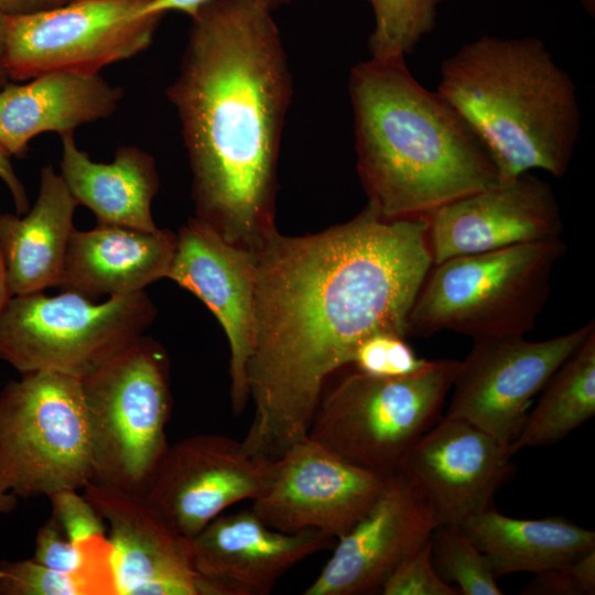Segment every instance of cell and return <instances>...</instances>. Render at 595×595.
Here are the masks:
<instances>
[{"label": "cell", "mask_w": 595, "mask_h": 595, "mask_svg": "<svg viewBox=\"0 0 595 595\" xmlns=\"http://www.w3.org/2000/svg\"><path fill=\"white\" fill-rule=\"evenodd\" d=\"M256 337L247 365L255 415L241 441L273 461L305 439L327 380L367 337H407L433 266L428 218L367 206L322 232H272L256 250Z\"/></svg>", "instance_id": "1"}, {"label": "cell", "mask_w": 595, "mask_h": 595, "mask_svg": "<svg viewBox=\"0 0 595 595\" xmlns=\"http://www.w3.org/2000/svg\"><path fill=\"white\" fill-rule=\"evenodd\" d=\"M191 19L166 96L181 123L196 218L255 251L277 230L289 60L272 10L253 0H208Z\"/></svg>", "instance_id": "2"}, {"label": "cell", "mask_w": 595, "mask_h": 595, "mask_svg": "<svg viewBox=\"0 0 595 595\" xmlns=\"http://www.w3.org/2000/svg\"><path fill=\"white\" fill-rule=\"evenodd\" d=\"M348 90L357 171L368 204L382 217H426L500 182L472 130L415 79L405 57L358 63Z\"/></svg>", "instance_id": "3"}, {"label": "cell", "mask_w": 595, "mask_h": 595, "mask_svg": "<svg viewBox=\"0 0 595 595\" xmlns=\"http://www.w3.org/2000/svg\"><path fill=\"white\" fill-rule=\"evenodd\" d=\"M439 95L478 139L499 181L567 172L581 129L576 88L537 37L483 35L442 62Z\"/></svg>", "instance_id": "4"}, {"label": "cell", "mask_w": 595, "mask_h": 595, "mask_svg": "<svg viewBox=\"0 0 595 595\" xmlns=\"http://www.w3.org/2000/svg\"><path fill=\"white\" fill-rule=\"evenodd\" d=\"M565 249L556 238L433 264L413 303L410 334L451 331L473 340L524 336L547 304Z\"/></svg>", "instance_id": "5"}, {"label": "cell", "mask_w": 595, "mask_h": 595, "mask_svg": "<svg viewBox=\"0 0 595 595\" xmlns=\"http://www.w3.org/2000/svg\"><path fill=\"white\" fill-rule=\"evenodd\" d=\"M461 360H429L401 377L354 370L323 393L307 437L351 464L391 475L442 418Z\"/></svg>", "instance_id": "6"}, {"label": "cell", "mask_w": 595, "mask_h": 595, "mask_svg": "<svg viewBox=\"0 0 595 595\" xmlns=\"http://www.w3.org/2000/svg\"><path fill=\"white\" fill-rule=\"evenodd\" d=\"M170 364L144 335L80 379L93 442V482L142 496L169 443Z\"/></svg>", "instance_id": "7"}, {"label": "cell", "mask_w": 595, "mask_h": 595, "mask_svg": "<svg viewBox=\"0 0 595 595\" xmlns=\"http://www.w3.org/2000/svg\"><path fill=\"white\" fill-rule=\"evenodd\" d=\"M90 425L79 378L23 374L0 391V490L19 498L93 480Z\"/></svg>", "instance_id": "8"}, {"label": "cell", "mask_w": 595, "mask_h": 595, "mask_svg": "<svg viewBox=\"0 0 595 595\" xmlns=\"http://www.w3.org/2000/svg\"><path fill=\"white\" fill-rule=\"evenodd\" d=\"M155 315L145 291L102 303L68 291L13 295L0 315V359L21 375L82 379L142 337Z\"/></svg>", "instance_id": "9"}, {"label": "cell", "mask_w": 595, "mask_h": 595, "mask_svg": "<svg viewBox=\"0 0 595 595\" xmlns=\"http://www.w3.org/2000/svg\"><path fill=\"white\" fill-rule=\"evenodd\" d=\"M149 0H73L7 15L4 65L9 79L50 73L98 74L152 43L162 15H142Z\"/></svg>", "instance_id": "10"}, {"label": "cell", "mask_w": 595, "mask_h": 595, "mask_svg": "<svg viewBox=\"0 0 595 595\" xmlns=\"http://www.w3.org/2000/svg\"><path fill=\"white\" fill-rule=\"evenodd\" d=\"M594 331L592 321L540 342L523 336L474 340L459 363L445 415L468 421L510 446L534 396Z\"/></svg>", "instance_id": "11"}, {"label": "cell", "mask_w": 595, "mask_h": 595, "mask_svg": "<svg viewBox=\"0 0 595 595\" xmlns=\"http://www.w3.org/2000/svg\"><path fill=\"white\" fill-rule=\"evenodd\" d=\"M389 476L351 464L306 436L272 461L251 510L278 531L315 530L338 540L374 506Z\"/></svg>", "instance_id": "12"}, {"label": "cell", "mask_w": 595, "mask_h": 595, "mask_svg": "<svg viewBox=\"0 0 595 595\" xmlns=\"http://www.w3.org/2000/svg\"><path fill=\"white\" fill-rule=\"evenodd\" d=\"M271 467L241 441L197 434L167 446L142 497L170 529L192 539L230 506L256 499Z\"/></svg>", "instance_id": "13"}, {"label": "cell", "mask_w": 595, "mask_h": 595, "mask_svg": "<svg viewBox=\"0 0 595 595\" xmlns=\"http://www.w3.org/2000/svg\"><path fill=\"white\" fill-rule=\"evenodd\" d=\"M256 251L226 241L196 217L176 234L167 279L196 295L228 337L235 414L249 400L247 365L256 337Z\"/></svg>", "instance_id": "14"}, {"label": "cell", "mask_w": 595, "mask_h": 595, "mask_svg": "<svg viewBox=\"0 0 595 595\" xmlns=\"http://www.w3.org/2000/svg\"><path fill=\"white\" fill-rule=\"evenodd\" d=\"M434 510L402 470L389 476L374 506L337 540L332 556L305 595L380 594L394 569L428 541Z\"/></svg>", "instance_id": "15"}, {"label": "cell", "mask_w": 595, "mask_h": 595, "mask_svg": "<svg viewBox=\"0 0 595 595\" xmlns=\"http://www.w3.org/2000/svg\"><path fill=\"white\" fill-rule=\"evenodd\" d=\"M426 218L433 264L556 239L563 231L551 186L532 172L461 197Z\"/></svg>", "instance_id": "16"}, {"label": "cell", "mask_w": 595, "mask_h": 595, "mask_svg": "<svg viewBox=\"0 0 595 595\" xmlns=\"http://www.w3.org/2000/svg\"><path fill=\"white\" fill-rule=\"evenodd\" d=\"M508 445L473 423L442 415L413 445L400 470L420 488L437 524H461L491 507L511 477Z\"/></svg>", "instance_id": "17"}, {"label": "cell", "mask_w": 595, "mask_h": 595, "mask_svg": "<svg viewBox=\"0 0 595 595\" xmlns=\"http://www.w3.org/2000/svg\"><path fill=\"white\" fill-rule=\"evenodd\" d=\"M83 490L109 524L117 595H204L191 539L170 529L142 496L93 480Z\"/></svg>", "instance_id": "18"}, {"label": "cell", "mask_w": 595, "mask_h": 595, "mask_svg": "<svg viewBox=\"0 0 595 595\" xmlns=\"http://www.w3.org/2000/svg\"><path fill=\"white\" fill-rule=\"evenodd\" d=\"M205 595H266L291 567L327 549L315 530L281 532L252 510L221 513L191 539Z\"/></svg>", "instance_id": "19"}, {"label": "cell", "mask_w": 595, "mask_h": 595, "mask_svg": "<svg viewBox=\"0 0 595 595\" xmlns=\"http://www.w3.org/2000/svg\"><path fill=\"white\" fill-rule=\"evenodd\" d=\"M176 234L98 224L71 235L58 288L91 301L128 295L167 279Z\"/></svg>", "instance_id": "20"}, {"label": "cell", "mask_w": 595, "mask_h": 595, "mask_svg": "<svg viewBox=\"0 0 595 595\" xmlns=\"http://www.w3.org/2000/svg\"><path fill=\"white\" fill-rule=\"evenodd\" d=\"M29 80L0 89V147L10 156H22L40 133L62 136L110 116L122 97L98 74L60 72Z\"/></svg>", "instance_id": "21"}, {"label": "cell", "mask_w": 595, "mask_h": 595, "mask_svg": "<svg viewBox=\"0 0 595 595\" xmlns=\"http://www.w3.org/2000/svg\"><path fill=\"white\" fill-rule=\"evenodd\" d=\"M77 206L48 164L41 170L37 197L26 215L0 214V250L12 295L58 286Z\"/></svg>", "instance_id": "22"}, {"label": "cell", "mask_w": 595, "mask_h": 595, "mask_svg": "<svg viewBox=\"0 0 595 595\" xmlns=\"http://www.w3.org/2000/svg\"><path fill=\"white\" fill-rule=\"evenodd\" d=\"M61 138V176L77 204L89 208L98 224L159 229L151 213L159 176L149 153L125 145L118 148L112 162H95L78 149L74 132Z\"/></svg>", "instance_id": "23"}, {"label": "cell", "mask_w": 595, "mask_h": 595, "mask_svg": "<svg viewBox=\"0 0 595 595\" xmlns=\"http://www.w3.org/2000/svg\"><path fill=\"white\" fill-rule=\"evenodd\" d=\"M498 578L541 573L595 550V532L562 518L517 519L493 507L461 523Z\"/></svg>", "instance_id": "24"}, {"label": "cell", "mask_w": 595, "mask_h": 595, "mask_svg": "<svg viewBox=\"0 0 595 595\" xmlns=\"http://www.w3.org/2000/svg\"><path fill=\"white\" fill-rule=\"evenodd\" d=\"M538 404L509 448L556 443L595 414V331L562 364L542 389Z\"/></svg>", "instance_id": "25"}, {"label": "cell", "mask_w": 595, "mask_h": 595, "mask_svg": "<svg viewBox=\"0 0 595 595\" xmlns=\"http://www.w3.org/2000/svg\"><path fill=\"white\" fill-rule=\"evenodd\" d=\"M430 542L436 573L446 583L456 584L461 595L504 594L488 559L466 536L461 524H437Z\"/></svg>", "instance_id": "26"}, {"label": "cell", "mask_w": 595, "mask_h": 595, "mask_svg": "<svg viewBox=\"0 0 595 595\" xmlns=\"http://www.w3.org/2000/svg\"><path fill=\"white\" fill-rule=\"evenodd\" d=\"M375 26L369 36L370 57H405L435 24L442 0H366Z\"/></svg>", "instance_id": "27"}, {"label": "cell", "mask_w": 595, "mask_h": 595, "mask_svg": "<svg viewBox=\"0 0 595 595\" xmlns=\"http://www.w3.org/2000/svg\"><path fill=\"white\" fill-rule=\"evenodd\" d=\"M0 595H106L94 580L48 569L33 559L1 561Z\"/></svg>", "instance_id": "28"}, {"label": "cell", "mask_w": 595, "mask_h": 595, "mask_svg": "<svg viewBox=\"0 0 595 595\" xmlns=\"http://www.w3.org/2000/svg\"><path fill=\"white\" fill-rule=\"evenodd\" d=\"M428 361L415 355L405 337L380 332L365 338L356 347L350 365L370 376L401 377L418 371Z\"/></svg>", "instance_id": "29"}, {"label": "cell", "mask_w": 595, "mask_h": 595, "mask_svg": "<svg viewBox=\"0 0 595 595\" xmlns=\"http://www.w3.org/2000/svg\"><path fill=\"white\" fill-rule=\"evenodd\" d=\"M47 498L51 501L52 515L72 543L87 548L109 540L105 520L84 495H78L74 489H64Z\"/></svg>", "instance_id": "30"}, {"label": "cell", "mask_w": 595, "mask_h": 595, "mask_svg": "<svg viewBox=\"0 0 595 595\" xmlns=\"http://www.w3.org/2000/svg\"><path fill=\"white\" fill-rule=\"evenodd\" d=\"M383 595H461L458 588L443 581L432 562L430 539L411 552L390 574Z\"/></svg>", "instance_id": "31"}, {"label": "cell", "mask_w": 595, "mask_h": 595, "mask_svg": "<svg viewBox=\"0 0 595 595\" xmlns=\"http://www.w3.org/2000/svg\"><path fill=\"white\" fill-rule=\"evenodd\" d=\"M595 550L536 574L521 591L526 595H593Z\"/></svg>", "instance_id": "32"}, {"label": "cell", "mask_w": 595, "mask_h": 595, "mask_svg": "<svg viewBox=\"0 0 595 595\" xmlns=\"http://www.w3.org/2000/svg\"><path fill=\"white\" fill-rule=\"evenodd\" d=\"M208 0H149L141 10L142 15L160 14L169 11H178L187 14L190 18L195 15L198 9ZM270 10L286 6L294 0H253Z\"/></svg>", "instance_id": "33"}, {"label": "cell", "mask_w": 595, "mask_h": 595, "mask_svg": "<svg viewBox=\"0 0 595 595\" xmlns=\"http://www.w3.org/2000/svg\"><path fill=\"white\" fill-rule=\"evenodd\" d=\"M0 178L7 185L18 215H23L29 209V199L23 183L18 177L10 155L0 147Z\"/></svg>", "instance_id": "34"}, {"label": "cell", "mask_w": 595, "mask_h": 595, "mask_svg": "<svg viewBox=\"0 0 595 595\" xmlns=\"http://www.w3.org/2000/svg\"><path fill=\"white\" fill-rule=\"evenodd\" d=\"M46 9L43 0H0V11L7 15L24 14Z\"/></svg>", "instance_id": "35"}, {"label": "cell", "mask_w": 595, "mask_h": 595, "mask_svg": "<svg viewBox=\"0 0 595 595\" xmlns=\"http://www.w3.org/2000/svg\"><path fill=\"white\" fill-rule=\"evenodd\" d=\"M6 19L7 14L0 11V89L9 83V77L4 65Z\"/></svg>", "instance_id": "36"}, {"label": "cell", "mask_w": 595, "mask_h": 595, "mask_svg": "<svg viewBox=\"0 0 595 595\" xmlns=\"http://www.w3.org/2000/svg\"><path fill=\"white\" fill-rule=\"evenodd\" d=\"M12 296L13 295L8 283L4 259L0 250V315Z\"/></svg>", "instance_id": "37"}, {"label": "cell", "mask_w": 595, "mask_h": 595, "mask_svg": "<svg viewBox=\"0 0 595 595\" xmlns=\"http://www.w3.org/2000/svg\"><path fill=\"white\" fill-rule=\"evenodd\" d=\"M19 497L12 493L0 490V515L12 512L18 506ZM3 572L0 570V577Z\"/></svg>", "instance_id": "38"}, {"label": "cell", "mask_w": 595, "mask_h": 595, "mask_svg": "<svg viewBox=\"0 0 595 595\" xmlns=\"http://www.w3.org/2000/svg\"><path fill=\"white\" fill-rule=\"evenodd\" d=\"M44 1V4H45V8H54V7H58V6H63L67 2H71L73 0H43Z\"/></svg>", "instance_id": "39"}, {"label": "cell", "mask_w": 595, "mask_h": 595, "mask_svg": "<svg viewBox=\"0 0 595 595\" xmlns=\"http://www.w3.org/2000/svg\"><path fill=\"white\" fill-rule=\"evenodd\" d=\"M583 3L589 13H594L595 0H583Z\"/></svg>", "instance_id": "40"}]
</instances>
